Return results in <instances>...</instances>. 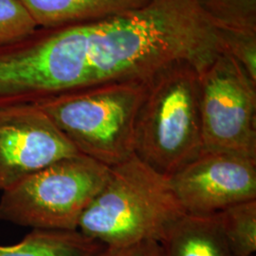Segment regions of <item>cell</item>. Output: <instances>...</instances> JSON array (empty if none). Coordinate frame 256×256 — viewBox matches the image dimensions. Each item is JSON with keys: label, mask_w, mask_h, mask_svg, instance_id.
Returning a JSON list of instances; mask_svg holds the SVG:
<instances>
[{"label": "cell", "mask_w": 256, "mask_h": 256, "mask_svg": "<svg viewBox=\"0 0 256 256\" xmlns=\"http://www.w3.org/2000/svg\"><path fill=\"white\" fill-rule=\"evenodd\" d=\"M234 256L256 252V200L232 205L216 214Z\"/></svg>", "instance_id": "cell-12"}, {"label": "cell", "mask_w": 256, "mask_h": 256, "mask_svg": "<svg viewBox=\"0 0 256 256\" xmlns=\"http://www.w3.org/2000/svg\"><path fill=\"white\" fill-rule=\"evenodd\" d=\"M225 52L256 82V32L218 28Z\"/></svg>", "instance_id": "cell-15"}, {"label": "cell", "mask_w": 256, "mask_h": 256, "mask_svg": "<svg viewBox=\"0 0 256 256\" xmlns=\"http://www.w3.org/2000/svg\"><path fill=\"white\" fill-rule=\"evenodd\" d=\"M224 52L218 28L196 0H149L138 9L86 25L90 88L146 82L180 63L202 74Z\"/></svg>", "instance_id": "cell-1"}, {"label": "cell", "mask_w": 256, "mask_h": 256, "mask_svg": "<svg viewBox=\"0 0 256 256\" xmlns=\"http://www.w3.org/2000/svg\"><path fill=\"white\" fill-rule=\"evenodd\" d=\"M160 245L164 256H234L216 214H184Z\"/></svg>", "instance_id": "cell-10"}, {"label": "cell", "mask_w": 256, "mask_h": 256, "mask_svg": "<svg viewBox=\"0 0 256 256\" xmlns=\"http://www.w3.org/2000/svg\"><path fill=\"white\" fill-rule=\"evenodd\" d=\"M168 178L186 214L214 216L256 200V160L244 156L203 150Z\"/></svg>", "instance_id": "cell-8"}, {"label": "cell", "mask_w": 256, "mask_h": 256, "mask_svg": "<svg viewBox=\"0 0 256 256\" xmlns=\"http://www.w3.org/2000/svg\"><path fill=\"white\" fill-rule=\"evenodd\" d=\"M40 28L84 25L138 9L149 0H19Z\"/></svg>", "instance_id": "cell-9"}, {"label": "cell", "mask_w": 256, "mask_h": 256, "mask_svg": "<svg viewBox=\"0 0 256 256\" xmlns=\"http://www.w3.org/2000/svg\"><path fill=\"white\" fill-rule=\"evenodd\" d=\"M184 214L169 178L134 154L110 167L108 178L82 214L78 230L104 247L160 243Z\"/></svg>", "instance_id": "cell-2"}, {"label": "cell", "mask_w": 256, "mask_h": 256, "mask_svg": "<svg viewBox=\"0 0 256 256\" xmlns=\"http://www.w3.org/2000/svg\"><path fill=\"white\" fill-rule=\"evenodd\" d=\"M95 256H164L160 242L149 240L120 247H104Z\"/></svg>", "instance_id": "cell-16"}, {"label": "cell", "mask_w": 256, "mask_h": 256, "mask_svg": "<svg viewBox=\"0 0 256 256\" xmlns=\"http://www.w3.org/2000/svg\"><path fill=\"white\" fill-rule=\"evenodd\" d=\"M104 247L79 230H32L19 243L0 245V256H95Z\"/></svg>", "instance_id": "cell-11"}, {"label": "cell", "mask_w": 256, "mask_h": 256, "mask_svg": "<svg viewBox=\"0 0 256 256\" xmlns=\"http://www.w3.org/2000/svg\"><path fill=\"white\" fill-rule=\"evenodd\" d=\"M216 28L256 32V0H196Z\"/></svg>", "instance_id": "cell-13"}, {"label": "cell", "mask_w": 256, "mask_h": 256, "mask_svg": "<svg viewBox=\"0 0 256 256\" xmlns=\"http://www.w3.org/2000/svg\"><path fill=\"white\" fill-rule=\"evenodd\" d=\"M108 174V166L88 156L64 158L2 192L0 220L32 230H78Z\"/></svg>", "instance_id": "cell-5"}, {"label": "cell", "mask_w": 256, "mask_h": 256, "mask_svg": "<svg viewBox=\"0 0 256 256\" xmlns=\"http://www.w3.org/2000/svg\"><path fill=\"white\" fill-rule=\"evenodd\" d=\"M81 154L34 102L0 106V191L64 158Z\"/></svg>", "instance_id": "cell-7"}, {"label": "cell", "mask_w": 256, "mask_h": 256, "mask_svg": "<svg viewBox=\"0 0 256 256\" xmlns=\"http://www.w3.org/2000/svg\"><path fill=\"white\" fill-rule=\"evenodd\" d=\"M37 28L34 20L19 0H0V45L28 36Z\"/></svg>", "instance_id": "cell-14"}, {"label": "cell", "mask_w": 256, "mask_h": 256, "mask_svg": "<svg viewBox=\"0 0 256 256\" xmlns=\"http://www.w3.org/2000/svg\"><path fill=\"white\" fill-rule=\"evenodd\" d=\"M146 82L104 84L34 104L81 154L111 167L135 154V124Z\"/></svg>", "instance_id": "cell-4"}, {"label": "cell", "mask_w": 256, "mask_h": 256, "mask_svg": "<svg viewBox=\"0 0 256 256\" xmlns=\"http://www.w3.org/2000/svg\"><path fill=\"white\" fill-rule=\"evenodd\" d=\"M200 72L172 64L146 82L135 124V154L169 178L204 150Z\"/></svg>", "instance_id": "cell-3"}, {"label": "cell", "mask_w": 256, "mask_h": 256, "mask_svg": "<svg viewBox=\"0 0 256 256\" xmlns=\"http://www.w3.org/2000/svg\"><path fill=\"white\" fill-rule=\"evenodd\" d=\"M200 80L204 150L256 160V82L227 52Z\"/></svg>", "instance_id": "cell-6"}]
</instances>
